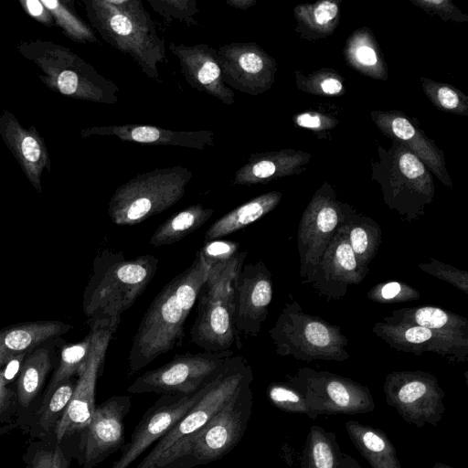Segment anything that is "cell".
<instances>
[{
    "label": "cell",
    "instance_id": "ab89813d",
    "mask_svg": "<svg viewBox=\"0 0 468 468\" xmlns=\"http://www.w3.org/2000/svg\"><path fill=\"white\" fill-rule=\"evenodd\" d=\"M91 345V334L80 342L65 346L56 370L43 391L40 407L48 399L55 388L63 381L72 378L83 369L89 356ZM39 407V408H40Z\"/></svg>",
    "mask_w": 468,
    "mask_h": 468
},
{
    "label": "cell",
    "instance_id": "7dc6e473",
    "mask_svg": "<svg viewBox=\"0 0 468 468\" xmlns=\"http://www.w3.org/2000/svg\"><path fill=\"white\" fill-rule=\"evenodd\" d=\"M420 292L404 282L391 281L372 287L367 297L378 303H397L420 299Z\"/></svg>",
    "mask_w": 468,
    "mask_h": 468
},
{
    "label": "cell",
    "instance_id": "5bb4252c",
    "mask_svg": "<svg viewBox=\"0 0 468 468\" xmlns=\"http://www.w3.org/2000/svg\"><path fill=\"white\" fill-rule=\"evenodd\" d=\"M383 390L386 402L408 423L418 428L437 426L445 406V393L438 379L420 370L396 371L386 376Z\"/></svg>",
    "mask_w": 468,
    "mask_h": 468
},
{
    "label": "cell",
    "instance_id": "1f68e13d",
    "mask_svg": "<svg viewBox=\"0 0 468 468\" xmlns=\"http://www.w3.org/2000/svg\"><path fill=\"white\" fill-rule=\"evenodd\" d=\"M282 194L270 191L261 194L222 216L205 234V242L218 239L239 231L272 211L281 202Z\"/></svg>",
    "mask_w": 468,
    "mask_h": 468
},
{
    "label": "cell",
    "instance_id": "d4e9b609",
    "mask_svg": "<svg viewBox=\"0 0 468 468\" xmlns=\"http://www.w3.org/2000/svg\"><path fill=\"white\" fill-rule=\"evenodd\" d=\"M81 138L114 136L123 142L155 146H176L203 150L214 144L212 131H173L161 127L138 124H112L83 128Z\"/></svg>",
    "mask_w": 468,
    "mask_h": 468
},
{
    "label": "cell",
    "instance_id": "4dcf8cb0",
    "mask_svg": "<svg viewBox=\"0 0 468 468\" xmlns=\"http://www.w3.org/2000/svg\"><path fill=\"white\" fill-rule=\"evenodd\" d=\"M383 322L419 325L468 339V320L465 317L434 306L394 310L390 315L383 319Z\"/></svg>",
    "mask_w": 468,
    "mask_h": 468
},
{
    "label": "cell",
    "instance_id": "44dd1931",
    "mask_svg": "<svg viewBox=\"0 0 468 468\" xmlns=\"http://www.w3.org/2000/svg\"><path fill=\"white\" fill-rule=\"evenodd\" d=\"M370 117L384 135L401 143L444 186L452 187L443 152L404 113L395 110L372 111Z\"/></svg>",
    "mask_w": 468,
    "mask_h": 468
},
{
    "label": "cell",
    "instance_id": "603a6c76",
    "mask_svg": "<svg viewBox=\"0 0 468 468\" xmlns=\"http://www.w3.org/2000/svg\"><path fill=\"white\" fill-rule=\"evenodd\" d=\"M168 49L177 58L181 72L192 88L226 105L234 103L235 94L223 80L215 48L204 43L185 45L172 42Z\"/></svg>",
    "mask_w": 468,
    "mask_h": 468
},
{
    "label": "cell",
    "instance_id": "7a4b0ae2",
    "mask_svg": "<svg viewBox=\"0 0 468 468\" xmlns=\"http://www.w3.org/2000/svg\"><path fill=\"white\" fill-rule=\"evenodd\" d=\"M87 16L101 38L129 56L154 80L166 60L164 40L140 0H84Z\"/></svg>",
    "mask_w": 468,
    "mask_h": 468
},
{
    "label": "cell",
    "instance_id": "11a10c76",
    "mask_svg": "<svg viewBox=\"0 0 468 468\" xmlns=\"http://www.w3.org/2000/svg\"><path fill=\"white\" fill-rule=\"evenodd\" d=\"M18 425L16 423L0 425V436L5 435L13 431L15 429H17Z\"/></svg>",
    "mask_w": 468,
    "mask_h": 468
},
{
    "label": "cell",
    "instance_id": "ac0fdd59",
    "mask_svg": "<svg viewBox=\"0 0 468 468\" xmlns=\"http://www.w3.org/2000/svg\"><path fill=\"white\" fill-rule=\"evenodd\" d=\"M343 223L333 236L316 267L303 280V283H311L320 295L328 299L343 298L348 286L363 282L369 271L368 268L361 266L356 260Z\"/></svg>",
    "mask_w": 468,
    "mask_h": 468
},
{
    "label": "cell",
    "instance_id": "d6a6232c",
    "mask_svg": "<svg viewBox=\"0 0 468 468\" xmlns=\"http://www.w3.org/2000/svg\"><path fill=\"white\" fill-rule=\"evenodd\" d=\"M339 1L321 0L313 4L295 5L293 8L295 31L300 37L307 40L330 37L339 24Z\"/></svg>",
    "mask_w": 468,
    "mask_h": 468
},
{
    "label": "cell",
    "instance_id": "83f0119b",
    "mask_svg": "<svg viewBox=\"0 0 468 468\" xmlns=\"http://www.w3.org/2000/svg\"><path fill=\"white\" fill-rule=\"evenodd\" d=\"M199 251L208 266L200 293L213 297L233 294V284L244 265L247 251H239V243L224 239L205 242Z\"/></svg>",
    "mask_w": 468,
    "mask_h": 468
},
{
    "label": "cell",
    "instance_id": "836d02e7",
    "mask_svg": "<svg viewBox=\"0 0 468 468\" xmlns=\"http://www.w3.org/2000/svg\"><path fill=\"white\" fill-rule=\"evenodd\" d=\"M374 35L368 28L356 30L347 39L343 50L350 67L375 80H386L388 69Z\"/></svg>",
    "mask_w": 468,
    "mask_h": 468
},
{
    "label": "cell",
    "instance_id": "7bdbcfd3",
    "mask_svg": "<svg viewBox=\"0 0 468 468\" xmlns=\"http://www.w3.org/2000/svg\"><path fill=\"white\" fill-rule=\"evenodd\" d=\"M422 90L439 110L458 115H468V97L455 87L427 78H420Z\"/></svg>",
    "mask_w": 468,
    "mask_h": 468
},
{
    "label": "cell",
    "instance_id": "9a60e30c",
    "mask_svg": "<svg viewBox=\"0 0 468 468\" xmlns=\"http://www.w3.org/2000/svg\"><path fill=\"white\" fill-rule=\"evenodd\" d=\"M211 380L189 395H161L143 415L134 428L129 442L122 447L120 457L113 462L110 468H129L197 403L208 389Z\"/></svg>",
    "mask_w": 468,
    "mask_h": 468
},
{
    "label": "cell",
    "instance_id": "e0dca14e",
    "mask_svg": "<svg viewBox=\"0 0 468 468\" xmlns=\"http://www.w3.org/2000/svg\"><path fill=\"white\" fill-rule=\"evenodd\" d=\"M131 406V398L122 395L95 407L90 424L79 433L81 468H94L125 444L124 418Z\"/></svg>",
    "mask_w": 468,
    "mask_h": 468
},
{
    "label": "cell",
    "instance_id": "8d00e7d4",
    "mask_svg": "<svg viewBox=\"0 0 468 468\" xmlns=\"http://www.w3.org/2000/svg\"><path fill=\"white\" fill-rule=\"evenodd\" d=\"M213 213L214 209L201 204L191 205L162 223L149 243L154 247L176 243L203 226Z\"/></svg>",
    "mask_w": 468,
    "mask_h": 468
},
{
    "label": "cell",
    "instance_id": "8992f818",
    "mask_svg": "<svg viewBox=\"0 0 468 468\" xmlns=\"http://www.w3.org/2000/svg\"><path fill=\"white\" fill-rule=\"evenodd\" d=\"M372 179L381 190L386 205L412 220L424 214L434 197L432 174L401 143L391 140L387 149L378 146V160L372 161Z\"/></svg>",
    "mask_w": 468,
    "mask_h": 468
},
{
    "label": "cell",
    "instance_id": "f35d334b",
    "mask_svg": "<svg viewBox=\"0 0 468 468\" xmlns=\"http://www.w3.org/2000/svg\"><path fill=\"white\" fill-rule=\"evenodd\" d=\"M66 441H58L54 431L43 439H30L22 456L25 468H69L74 452Z\"/></svg>",
    "mask_w": 468,
    "mask_h": 468
},
{
    "label": "cell",
    "instance_id": "bcb514c9",
    "mask_svg": "<svg viewBox=\"0 0 468 468\" xmlns=\"http://www.w3.org/2000/svg\"><path fill=\"white\" fill-rule=\"evenodd\" d=\"M153 10L167 23L175 20L188 26L197 24L194 18L199 12L196 0H148Z\"/></svg>",
    "mask_w": 468,
    "mask_h": 468
},
{
    "label": "cell",
    "instance_id": "f907efd6",
    "mask_svg": "<svg viewBox=\"0 0 468 468\" xmlns=\"http://www.w3.org/2000/svg\"><path fill=\"white\" fill-rule=\"evenodd\" d=\"M296 125L317 133H325L337 126L338 121L333 117L315 112H306L293 116Z\"/></svg>",
    "mask_w": 468,
    "mask_h": 468
},
{
    "label": "cell",
    "instance_id": "db71d44e",
    "mask_svg": "<svg viewBox=\"0 0 468 468\" xmlns=\"http://www.w3.org/2000/svg\"><path fill=\"white\" fill-rule=\"evenodd\" d=\"M343 468H363L359 463L352 456L343 453Z\"/></svg>",
    "mask_w": 468,
    "mask_h": 468
},
{
    "label": "cell",
    "instance_id": "9c48e42d",
    "mask_svg": "<svg viewBox=\"0 0 468 468\" xmlns=\"http://www.w3.org/2000/svg\"><path fill=\"white\" fill-rule=\"evenodd\" d=\"M253 379L248 361L232 355L222 370L211 380L205 395L152 448L135 468H150L172 447L193 435L220 410L247 381Z\"/></svg>",
    "mask_w": 468,
    "mask_h": 468
},
{
    "label": "cell",
    "instance_id": "74e56055",
    "mask_svg": "<svg viewBox=\"0 0 468 468\" xmlns=\"http://www.w3.org/2000/svg\"><path fill=\"white\" fill-rule=\"evenodd\" d=\"M349 245L361 266L368 268L381 243V229L367 216L353 210L343 223Z\"/></svg>",
    "mask_w": 468,
    "mask_h": 468
},
{
    "label": "cell",
    "instance_id": "f546056e",
    "mask_svg": "<svg viewBox=\"0 0 468 468\" xmlns=\"http://www.w3.org/2000/svg\"><path fill=\"white\" fill-rule=\"evenodd\" d=\"M345 428L371 468H402L395 446L382 430L354 420H347Z\"/></svg>",
    "mask_w": 468,
    "mask_h": 468
},
{
    "label": "cell",
    "instance_id": "816d5d0a",
    "mask_svg": "<svg viewBox=\"0 0 468 468\" xmlns=\"http://www.w3.org/2000/svg\"><path fill=\"white\" fill-rule=\"evenodd\" d=\"M23 10L32 18L46 27L55 26L54 18L41 0H19Z\"/></svg>",
    "mask_w": 468,
    "mask_h": 468
},
{
    "label": "cell",
    "instance_id": "5b68a950",
    "mask_svg": "<svg viewBox=\"0 0 468 468\" xmlns=\"http://www.w3.org/2000/svg\"><path fill=\"white\" fill-rule=\"evenodd\" d=\"M250 379L193 435L164 453L150 468H194L223 458L241 441L252 412Z\"/></svg>",
    "mask_w": 468,
    "mask_h": 468
},
{
    "label": "cell",
    "instance_id": "7c38bea8",
    "mask_svg": "<svg viewBox=\"0 0 468 468\" xmlns=\"http://www.w3.org/2000/svg\"><path fill=\"white\" fill-rule=\"evenodd\" d=\"M353 210L337 199L330 184L324 182L315 191L302 215L297 232L303 280L316 267L337 229Z\"/></svg>",
    "mask_w": 468,
    "mask_h": 468
},
{
    "label": "cell",
    "instance_id": "2e32d148",
    "mask_svg": "<svg viewBox=\"0 0 468 468\" xmlns=\"http://www.w3.org/2000/svg\"><path fill=\"white\" fill-rule=\"evenodd\" d=\"M216 50L223 80L231 90L257 96L271 88L278 65L261 46L234 42Z\"/></svg>",
    "mask_w": 468,
    "mask_h": 468
},
{
    "label": "cell",
    "instance_id": "d590c367",
    "mask_svg": "<svg viewBox=\"0 0 468 468\" xmlns=\"http://www.w3.org/2000/svg\"><path fill=\"white\" fill-rule=\"evenodd\" d=\"M333 431L314 425L306 436L301 468H343V452Z\"/></svg>",
    "mask_w": 468,
    "mask_h": 468
},
{
    "label": "cell",
    "instance_id": "484cf974",
    "mask_svg": "<svg viewBox=\"0 0 468 468\" xmlns=\"http://www.w3.org/2000/svg\"><path fill=\"white\" fill-rule=\"evenodd\" d=\"M37 347L25 356L16 381L18 405L16 424L23 433L28 420L41 405L47 377L56 367L54 351L47 346Z\"/></svg>",
    "mask_w": 468,
    "mask_h": 468
},
{
    "label": "cell",
    "instance_id": "60d3db41",
    "mask_svg": "<svg viewBox=\"0 0 468 468\" xmlns=\"http://www.w3.org/2000/svg\"><path fill=\"white\" fill-rule=\"evenodd\" d=\"M51 13L55 26L58 27L65 37L80 43H95L97 37L92 28L77 14L71 0H41Z\"/></svg>",
    "mask_w": 468,
    "mask_h": 468
},
{
    "label": "cell",
    "instance_id": "f6af8a7d",
    "mask_svg": "<svg viewBox=\"0 0 468 468\" xmlns=\"http://www.w3.org/2000/svg\"><path fill=\"white\" fill-rule=\"evenodd\" d=\"M267 396L271 403L282 411L304 414L311 419L317 418L303 395L288 382L271 383L267 388Z\"/></svg>",
    "mask_w": 468,
    "mask_h": 468
},
{
    "label": "cell",
    "instance_id": "ba28073f",
    "mask_svg": "<svg viewBox=\"0 0 468 468\" xmlns=\"http://www.w3.org/2000/svg\"><path fill=\"white\" fill-rule=\"evenodd\" d=\"M269 334L281 356L307 362H343L349 357L348 341L339 326L304 313L295 301L285 304Z\"/></svg>",
    "mask_w": 468,
    "mask_h": 468
},
{
    "label": "cell",
    "instance_id": "3957f363",
    "mask_svg": "<svg viewBox=\"0 0 468 468\" xmlns=\"http://www.w3.org/2000/svg\"><path fill=\"white\" fill-rule=\"evenodd\" d=\"M158 268L153 255L126 259L122 252L104 250L93 261V271L83 293V312L91 322L121 321L151 282Z\"/></svg>",
    "mask_w": 468,
    "mask_h": 468
},
{
    "label": "cell",
    "instance_id": "8fae6325",
    "mask_svg": "<svg viewBox=\"0 0 468 468\" xmlns=\"http://www.w3.org/2000/svg\"><path fill=\"white\" fill-rule=\"evenodd\" d=\"M288 383L303 395L316 417L362 414L375 409L367 387L331 372L300 368Z\"/></svg>",
    "mask_w": 468,
    "mask_h": 468
},
{
    "label": "cell",
    "instance_id": "7402d4cb",
    "mask_svg": "<svg viewBox=\"0 0 468 468\" xmlns=\"http://www.w3.org/2000/svg\"><path fill=\"white\" fill-rule=\"evenodd\" d=\"M0 135L19 164L21 170L37 192L41 193V176L51 170V161L46 143L37 129L25 128L14 113L0 111Z\"/></svg>",
    "mask_w": 468,
    "mask_h": 468
},
{
    "label": "cell",
    "instance_id": "52a82bcc",
    "mask_svg": "<svg viewBox=\"0 0 468 468\" xmlns=\"http://www.w3.org/2000/svg\"><path fill=\"white\" fill-rule=\"evenodd\" d=\"M192 176V171L183 165L136 175L112 194L108 206L112 221L132 226L168 209L183 197Z\"/></svg>",
    "mask_w": 468,
    "mask_h": 468
},
{
    "label": "cell",
    "instance_id": "c3c4849f",
    "mask_svg": "<svg viewBox=\"0 0 468 468\" xmlns=\"http://www.w3.org/2000/svg\"><path fill=\"white\" fill-rule=\"evenodd\" d=\"M421 271L447 282L457 289L468 293V272L456 267L445 264L435 259H431L429 262L418 264Z\"/></svg>",
    "mask_w": 468,
    "mask_h": 468
},
{
    "label": "cell",
    "instance_id": "d6986e66",
    "mask_svg": "<svg viewBox=\"0 0 468 468\" xmlns=\"http://www.w3.org/2000/svg\"><path fill=\"white\" fill-rule=\"evenodd\" d=\"M272 300L271 273L263 261L241 267L233 284V324L243 334L257 336Z\"/></svg>",
    "mask_w": 468,
    "mask_h": 468
},
{
    "label": "cell",
    "instance_id": "681fc988",
    "mask_svg": "<svg viewBox=\"0 0 468 468\" xmlns=\"http://www.w3.org/2000/svg\"><path fill=\"white\" fill-rule=\"evenodd\" d=\"M427 13L439 16L444 22H467L468 16L461 12L450 0H410Z\"/></svg>",
    "mask_w": 468,
    "mask_h": 468
},
{
    "label": "cell",
    "instance_id": "cb8c5ba5",
    "mask_svg": "<svg viewBox=\"0 0 468 468\" xmlns=\"http://www.w3.org/2000/svg\"><path fill=\"white\" fill-rule=\"evenodd\" d=\"M197 315L190 329L192 342L206 352L230 350L237 340L233 324V294H198Z\"/></svg>",
    "mask_w": 468,
    "mask_h": 468
},
{
    "label": "cell",
    "instance_id": "b9f144b4",
    "mask_svg": "<svg viewBox=\"0 0 468 468\" xmlns=\"http://www.w3.org/2000/svg\"><path fill=\"white\" fill-rule=\"evenodd\" d=\"M27 353L16 356L0 369V425L16 423L18 405L16 381Z\"/></svg>",
    "mask_w": 468,
    "mask_h": 468
},
{
    "label": "cell",
    "instance_id": "30bf717a",
    "mask_svg": "<svg viewBox=\"0 0 468 468\" xmlns=\"http://www.w3.org/2000/svg\"><path fill=\"white\" fill-rule=\"evenodd\" d=\"M232 355L228 350L176 356L168 363L139 376L127 391L160 395L195 393L222 370Z\"/></svg>",
    "mask_w": 468,
    "mask_h": 468
},
{
    "label": "cell",
    "instance_id": "f5cc1de1",
    "mask_svg": "<svg viewBox=\"0 0 468 468\" xmlns=\"http://www.w3.org/2000/svg\"><path fill=\"white\" fill-rule=\"evenodd\" d=\"M226 4L240 10H247L256 5V0H225Z\"/></svg>",
    "mask_w": 468,
    "mask_h": 468
},
{
    "label": "cell",
    "instance_id": "ffe728a7",
    "mask_svg": "<svg viewBox=\"0 0 468 468\" xmlns=\"http://www.w3.org/2000/svg\"><path fill=\"white\" fill-rule=\"evenodd\" d=\"M372 332L398 351L417 356L431 352L449 361H467L468 339L419 325L390 324L383 321L375 324Z\"/></svg>",
    "mask_w": 468,
    "mask_h": 468
},
{
    "label": "cell",
    "instance_id": "4fadbf2b",
    "mask_svg": "<svg viewBox=\"0 0 468 468\" xmlns=\"http://www.w3.org/2000/svg\"><path fill=\"white\" fill-rule=\"evenodd\" d=\"M120 322H91V345L83 369L78 375L69 403L54 429L58 441L82 432L90 424L95 410V389L106 351Z\"/></svg>",
    "mask_w": 468,
    "mask_h": 468
},
{
    "label": "cell",
    "instance_id": "f1b7e54d",
    "mask_svg": "<svg viewBox=\"0 0 468 468\" xmlns=\"http://www.w3.org/2000/svg\"><path fill=\"white\" fill-rule=\"evenodd\" d=\"M71 329L72 325L58 320L25 322L0 329V369L16 356Z\"/></svg>",
    "mask_w": 468,
    "mask_h": 468
},
{
    "label": "cell",
    "instance_id": "6da1fadb",
    "mask_svg": "<svg viewBox=\"0 0 468 468\" xmlns=\"http://www.w3.org/2000/svg\"><path fill=\"white\" fill-rule=\"evenodd\" d=\"M200 251L192 264L155 296L143 316L128 356L131 378L163 354L182 344L184 325L207 277Z\"/></svg>",
    "mask_w": 468,
    "mask_h": 468
},
{
    "label": "cell",
    "instance_id": "9f6ffc18",
    "mask_svg": "<svg viewBox=\"0 0 468 468\" xmlns=\"http://www.w3.org/2000/svg\"><path fill=\"white\" fill-rule=\"evenodd\" d=\"M432 468H454L442 463H435Z\"/></svg>",
    "mask_w": 468,
    "mask_h": 468
},
{
    "label": "cell",
    "instance_id": "e575fe53",
    "mask_svg": "<svg viewBox=\"0 0 468 468\" xmlns=\"http://www.w3.org/2000/svg\"><path fill=\"white\" fill-rule=\"evenodd\" d=\"M76 382L72 378L60 383L30 418L24 434H28L31 440H38L52 433L69 403Z\"/></svg>",
    "mask_w": 468,
    "mask_h": 468
},
{
    "label": "cell",
    "instance_id": "4316f807",
    "mask_svg": "<svg viewBox=\"0 0 468 468\" xmlns=\"http://www.w3.org/2000/svg\"><path fill=\"white\" fill-rule=\"evenodd\" d=\"M312 154L290 148L250 154L235 173L233 185L268 184L276 179L303 173Z\"/></svg>",
    "mask_w": 468,
    "mask_h": 468
},
{
    "label": "cell",
    "instance_id": "ee69618b",
    "mask_svg": "<svg viewBox=\"0 0 468 468\" xmlns=\"http://www.w3.org/2000/svg\"><path fill=\"white\" fill-rule=\"evenodd\" d=\"M295 78L298 89L309 94L339 96L345 93L342 78L331 69H322L307 76L296 71Z\"/></svg>",
    "mask_w": 468,
    "mask_h": 468
},
{
    "label": "cell",
    "instance_id": "277c9868",
    "mask_svg": "<svg viewBox=\"0 0 468 468\" xmlns=\"http://www.w3.org/2000/svg\"><path fill=\"white\" fill-rule=\"evenodd\" d=\"M18 53L40 70V80L66 97L101 104L119 101V87L70 48L42 39L17 44Z\"/></svg>",
    "mask_w": 468,
    "mask_h": 468
}]
</instances>
